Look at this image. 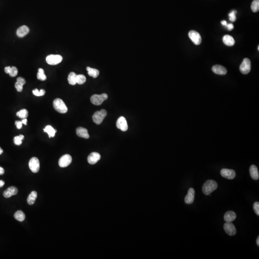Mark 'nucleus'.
Masks as SVG:
<instances>
[{
    "instance_id": "nucleus-6",
    "label": "nucleus",
    "mask_w": 259,
    "mask_h": 259,
    "mask_svg": "<svg viewBox=\"0 0 259 259\" xmlns=\"http://www.w3.org/2000/svg\"><path fill=\"white\" fill-rule=\"evenodd\" d=\"M46 62L48 64L52 65H55L60 64L62 62V56L60 55H53L51 54L48 56L46 58Z\"/></svg>"
},
{
    "instance_id": "nucleus-7",
    "label": "nucleus",
    "mask_w": 259,
    "mask_h": 259,
    "mask_svg": "<svg viewBox=\"0 0 259 259\" xmlns=\"http://www.w3.org/2000/svg\"><path fill=\"white\" fill-rule=\"evenodd\" d=\"M29 167L32 172L38 173L40 168V163L38 159L36 157L31 158L29 162Z\"/></svg>"
},
{
    "instance_id": "nucleus-1",
    "label": "nucleus",
    "mask_w": 259,
    "mask_h": 259,
    "mask_svg": "<svg viewBox=\"0 0 259 259\" xmlns=\"http://www.w3.org/2000/svg\"><path fill=\"white\" fill-rule=\"evenodd\" d=\"M217 182L214 180H208L202 186V192L206 195H210L217 188Z\"/></svg>"
},
{
    "instance_id": "nucleus-43",
    "label": "nucleus",
    "mask_w": 259,
    "mask_h": 259,
    "mask_svg": "<svg viewBox=\"0 0 259 259\" xmlns=\"http://www.w3.org/2000/svg\"><path fill=\"white\" fill-rule=\"evenodd\" d=\"M221 24H222V25H223V26H227V24H227V21L225 20L222 21Z\"/></svg>"
},
{
    "instance_id": "nucleus-41",
    "label": "nucleus",
    "mask_w": 259,
    "mask_h": 259,
    "mask_svg": "<svg viewBox=\"0 0 259 259\" xmlns=\"http://www.w3.org/2000/svg\"><path fill=\"white\" fill-rule=\"evenodd\" d=\"M4 173V169H3V167H0V175H3Z\"/></svg>"
},
{
    "instance_id": "nucleus-16",
    "label": "nucleus",
    "mask_w": 259,
    "mask_h": 259,
    "mask_svg": "<svg viewBox=\"0 0 259 259\" xmlns=\"http://www.w3.org/2000/svg\"><path fill=\"white\" fill-rule=\"evenodd\" d=\"M18 192V189L15 187L12 186L8 188L4 192V196L6 198H9L13 195H16Z\"/></svg>"
},
{
    "instance_id": "nucleus-32",
    "label": "nucleus",
    "mask_w": 259,
    "mask_h": 259,
    "mask_svg": "<svg viewBox=\"0 0 259 259\" xmlns=\"http://www.w3.org/2000/svg\"><path fill=\"white\" fill-rule=\"evenodd\" d=\"M24 138V136L23 135H19V136H15L14 139V142L15 145L19 146L22 143V140Z\"/></svg>"
},
{
    "instance_id": "nucleus-30",
    "label": "nucleus",
    "mask_w": 259,
    "mask_h": 259,
    "mask_svg": "<svg viewBox=\"0 0 259 259\" xmlns=\"http://www.w3.org/2000/svg\"><path fill=\"white\" fill-rule=\"evenodd\" d=\"M251 9L253 12H257L259 10V0H254L251 5Z\"/></svg>"
},
{
    "instance_id": "nucleus-33",
    "label": "nucleus",
    "mask_w": 259,
    "mask_h": 259,
    "mask_svg": "<svg viewBox=\"0 0 259 259\" xmlns=\"http://www.w3.org/2000/svg\"><path fill=\"white\" fill-rule=\"evenodd\" d=\"M32 92L35 96L37 97L44 96L45 94V91L44 89H41V90H38V89H35L33 90Z\"/></svg>"
},
{
    "instance_id": "nucleus-25",
    "label": "nucleus",
    "mask_w": 259,
    "mask_h": 259,
    "mask_svg": "<svg viewBox=\"0 0 259 259\" xmlns=\"http://www.w3.org/2000/svg\"><path fill=\"white\" fill-rule=\"evenodd\" d=\"M44 131L48 134L50 138L53 137L55 135L56 132H57L56 130L54 129L50 125H47L46 126V127L44 129Z\"/></svg>"
},
{
    "instance_id": "nucleus-28",
    "label": "nucleus",
    "mask_w": 259,
    "mask_h": 259,
    "mask_svg": "<svg viewBox=\"0 0 259 259\" xmlns=\"http://www.w3.org/2000/svg\"><path fill=\"white\" fill-rule=\"evenodd\" d=\"M16 115L21 119H26L28 117L29 112L27 109H21L16 113Z\"/></svg>"
},
{
    "instance_id": "nucleus-8",
    "label": "nucleus",
    "mask_w": 259,
    "mask_h": 259,
    "mask_svg": "<svg viewBox=\"0 0 259 259\" xmlns=\"http://www.w3.org/2000/svg\"><path fill=\"white\" fill-rule=\"evenodd\" d=\"M189 36L191 41L196 45H200L202 42V38L200 34L194 30H191L189 33Z\"/></svg>"
},
{
    "instance_id": "nucleus-37",
    "label": "nucleus",
    "mask_w": 259,
    "mask_h": 259,
    "mask_svg": "<svg viewBox=\"0 0 259 259\" xmlns=\"http://www.w3.org/2000/svg\"><path fill=\"white\" fill-rule=\"evenodd\" d=\"M22 123L21 121H15V125H16V128L18 129H20L22 128Z\"/></svg>"
},
{
    "instance_id": "nucleus-18",
    "label": "nucleus",
    "mask_w": 259,
    "mask_h": 259,
    "mask_svg": "<svg viewBox=\"0 0 259 259\" xmlns=\"http://www.w3.org/2000/svg\"><path fill=\"white\" fill-rule=\"evenodd\" d=\"M237 217L236 214L232 211H229L225 214L224 220L227 222H231L236 219Z\"/></svg>"
},
{
    "instance_id": "nucleus-15",
    "label": "nucleus",
    "mask_w": 259,
    "mask_h": 259,
    "mask_svg": "<svg viewBox=\"0 0 259 259\" xmlns=\"http://www.w3.org/2000/svg\"><path fill=\"white\" fill-rule=\"evenodd\" d=\"M212 71L216 74L219 75H225L227 73V70L226 68L220 65H216L213 66Z\"/></svg>"
},
{
    "instance_id": "nucleus-27",
    "label": "nucleus",
    "mask_w": 259,
    "mask_h": 259,
    "mask_svg": "<svg viewBox=\"0 0 259 259\" xmlns=\"http://www.w3.org/2000/svg\"><path fill=\"white\" fill-rule=\"evenodd\" d=\"M14 217L16 220H18L20 222H22L25 219L26 216L24 213V212L22 211H18L15 214Z\"/></svg>"
},
{
    "instance_id": "nucleus-10",
    "label": "nucleus",
    "mask_w": 259,
    "mask_h": 259,
    "mask_svg": "<svg viewBox=\"0 0 259 259\" xmlns=\"http://www.w3.org/2000/svg\"><path fill=\"white\" fill-rule=\"evenodd\" d=\"M116 125L118 128L120 129L123 132L127 131L128 129L127 120L123 116L118 118L116 123Z\"/></svg>"
},
{
    "instance_id": "nucleus-22",
    "label": "nucleus",
    "mask_w": 259,
    "mask_h": 259,
    "mask_svg": "<svg viewBox=\"0 0 259 259\" xmlns=\"http://www.w3.org/2000/svg\"><path fill=\"white\" fill-rule=\"evenodd\" d=\"M223 41L225 44L228 46H233L235 43V41L234 38L232 36L228 35L223 36Z\"/></svg>"
},
{
    "instance_id": "nucleus-17",
    "label": "nucleus",
    "mask_w": 259,
    "mask_h": 259,
    "mask_svg": "<svg viewBox=\"0 0 259 259\" xmlns=\"http://www.w3.org/2000/svg\"><path fill=\"white\" fill-rule=\"evenodd\" d=\"M29 32V29L27 26H23L18 28L16 34L20 38H23L24 36L27 35Z\"/></svg>"
},
{
    "instance_id": "nucleus-12",
    "label": "nucleus",
    "mask_w": 259,
    "mask_h": 259,
    "mask_svg": "<svg viewBox=\"0 0 259 259\" xmlns=\"http://www.w3.org/2000/svg\"><path fill=\"white\" fill-rule=\"evenodd\" d=\"M221 175L222 177L228 180H233L236 177L235 171L230 169H222L221 170Z\"/></svg>"
},
{
    "instance_id": "nucleus-24",
    "label": "nucleus",
    "mask_w": 259,
    "mask_h": 259,
    "mask_svg": "<svg viewBox=\"0 0 259 259\" xmlns=\"http://www.w3.org/2000/svg\"><path fill=\"white\" fill-rule=\"evenodd\" d=\"M76 77L77 74L74 72H71L70 73L68 77V81L69 84L71 85H76Z\"/></svg>"
},
{
    "instance_id": "nucleus-2",
    "label": "nucleus",
    "mask_w": 259,
    "mask_h": 259,
    "mask_svg": "<svg viewBox=\"0 0 259 259\" xmlns=\"http://www.w3.org/2000/svg\"><path fill=\"white\" fill-rule=\"evenodd\" d=\"M53 105L54 109L60 113H65L68 111L67 107L61 99H55L53 101Z\"/></svg>"
},
{
    "instance_id": "nucleus-9",
    "label": "nucleus",
    "mask_w": 259,
    "mask_h": 259,
    "mask_svg": "<svg viewBox=\"0 0 259 259\" xmlns=\"http://www.w3.org/2000/svg\"><path fill=\"white\" fill-rule=\"evenodd\" d=\"M72 161V158L70 155L66 154L61 157L59 160V165L61 167H67Z\"/></svg>"
},
{
    "instance_id": "nucleus-14",
    "label": "nucleus",
    "mask_w": 259,
    "mask_h": 259,
    "mask_svg": "<svg viewBox=\"0 0 259 259\" xmlns=\"http://www.w3.org/2000/svg\"><path fill=\"white\" fill-rule=\"evenodd\" d=\"M195 197V190L193 188H190L185 198V202L187 204H192L194 201Z\"/></svg>"
},
{
    "instance_id": "nucleus-26",
    "label": "nucleus",
    "mask_w": 259,
    "mask_h": 259,
    "mask_svg": "<svg viewBox=\"0 0 259 259\" xmlns=\"http://www.w3.org/2000/svg\"><path fill=\"white\" fill-rule=\"evenodd\" d=\"M86 70L88 71V75L90 76H92L94 78H97L99 74V71L97 69L88 67L86 68Z\"/></svg>"
},
{
    "instance_id": "nucleus-44",
    "label": "nucleus",
    "mask_w": 259,
    "mask_h": 259,
    "mask_svg": "<svg viewBox=\"0 0 259 259\" xmlns=\"http://www.w3.org/2000/svg\"><path fill=\"white\" fill-rule=\"evenodd\" d=\"M256 243H257V245H258V246H259V237H257V240H256Z\"/></svg>"
},
{
    "instance_id": "nucleus-39",
    "label": "nucleus",
    "mask_w": 259,
    "mask_h": 259,
    "mask_svg": "<svg viewBox=\"0 0 259 259\" xmlns=\"http://www.w3.org/2000/svg\"><path fill=\"white\" fill-rule=\"evenodd\" d=\"M11 67L10 66H7V67H6L4 68V71L6 72V74H9V73L10 70V68H11Z\"/></svg>"
},
{
    "instance_id": "nucleus-29",
    "label": "nucleus",
    "mask_w": 259,
    "mask_h": 259,
    "mask_svg": "<svg viewBox=\"0 0 259 259\" xmlns=\"http://www.w3.org/2000/svg\"><path fill=\"white\" fill-rule=\"evenodd\" d=\"M37 78L38 79L41 81H45L47 79L46 75L45 74L44 70L42 68H39L38 70V73L37 74Z\"/></svg>"
},
{
    "instance_id": "nucleus-31",
    "label": "nucleus",
    "mask_w": 259,
    "mask_h": 259,
    "mask_svg": "<svg viewBox=\"0 0 259 259\" xmlns=\"http://www.w3.org/2000/svg\"><path fill=\"white\" fill-rule=\"evenodd\" d=\"M86 81V77L83 74L77 75L76 77V83L79 85L84 84Z\"/></svg>"
},
{
    "instance_id": "nucleus-5",
    "label": "nucleus",
    "mask_w": 259,
    "mask_h": 259,
    "mask_svg": "<svg viewBox=\"0 0 259 259\" xmlns=\"http://www.w3.org/2000/svg\"><path fill=\"white\" fill-rule=\"evenodd\" d=\"M239 70L242 74H247L251 70V62L248 58H245L240 65Z\"/></svg>"
},
{
    "instance_id": "nucleus-40",
    "label": "nucleus",
    "mask_w": 259,
    "mask_h": 259,
    "mask_svg": "<svg viewBox=\"0 0 259 259\" xmlns=\"http://www.w3.org/2000/svg\"><path fill=\"white\" fill-rule=\"evenodd\" d=\"M22 123L23 124H24L25 125H27V119H23V120H22Z\"/></svg>"
},
{
    "instance_id": "nucleus-13",
    "label": "nucleus",
    "mask_w": 259,
    "mask_h": 259,
    "mask_svg": "<svg viewBox=\"0 0 259 259\" xmlns=\"http://www.w3.org/2000/svg\"><path fill=\"white\" fill-rule=\"evenodd\" d=\"M101 158L100 154L97 152L91 153L88 157V162L91 165H94L97 163Z\"/></svg>"
},
{
    "instance_id": "nucleus-3",
    "label": "nucleus",
    "mask_w": 259,
    "mask_h": 259,
    "mask_svg": "<svg viewBox=\"0 0 259 259\" xmlns=\"http://www.w3.org/2000/svg\"><path fill=\"white\" fill-rule=\"evenodd\" d=\"M107 94L103 93L101 94H94L91 97L90 101L94 105H100L105 100L108 99Z\"/></svg>"
},
{
    "instance_id": "nucleus-20",
    "label": "nucleus",
    "mask_w": 259,
    "mask_h": 259,
    "mask_svg": "<svg viewBox=\"0 0 259 259\" xmlns=\"http://www.w3.org/2000/svg\"><path fill=\"white\" fill-rule=\"evenodd\" d=\"M76 134L80 137L88 139L89 135L88 133V130L83 127H78L76 129Z\"/></svg>"
},
{
    "instance_id": "nucleus-21",
    "label": "nucleus",
    "mask_w": 259,
    "mask_h": 259,
    "mask_svg": "<svg viewBox=\"0 0 259 259\" xmlns=\"http://www.w3.org/2000/svg\"><path fill=\"white\" fill-rule=\"evenodd\" d=\"M250 173L252 179L254 180H258L259 179V172L256 166L251 165L250 168Z\"/></svg>"
},
{
    "instance_id": "nucleus-11",
    "label": "nucleus",
    "mask_w": 259,
    "mask_h": 259,
    "mask_svg": "<svg viewBox=\"0 0 259 259\" xmlns=\"http://www.w3.org/2000/svg\"><path fill=\"white\" fill-rule=\"evenodd\" d=\"M224 229L225 233L230 236H234L236 235L237 230L235 225L231 222H227L224 224Z\"/></svg>"
},
{
    "instance_id": "nucleus-4",
    "label": "nucleus",
    "mask_w": 259,
    "mask_h": 259,
    "mask_svg": "<svg viewBox=\"0 0 259 259\" xmlns=\"http://www.w3.org/2000/svg\"><path fill=\"white\" fill-rule=\"evenodd\" d=\"M107 112L105 109H102L100 111H98L94 114L92 117L93 120L96 124L99 125L102 123L105 118L107 116Z\"/></svg>"
},
{
    "instance_id": "nucleus-36",
    "label": "nucleus",
    "mask_w": 259,
    "mask_h": 259,
    "mask_svg": "<svg viewBox=\"0 0 259 259\" xmlns=\"http://www.w3.org/2000/svg\"><path fill=\"white\" fill-rule=\"evenodd\" d=\"M254 210L255 211V213L256 214L257 216H259V202H254L253 206Z\"/></svg>"
},
{
    "instance_id": "nucleus-23",
    "label": "nucleus",
    "mask_w": 259,
    "mask_h": 259,
    "mask_svg": "<svg viewBox=\"0 0 259 259\" xmlns=\"http://www.w3.org/2000/svg\"><path fill=\"white\" fill-rule=\"evenodd\" d=\"M37 192L35 191H33L29 195L27 198V202L29 205H32L35 202L37 198Z\"/></svg>"
},
{
    "instance_id": "nucleus-34",
    "label": "nucleus",
    "mask_w": 259,
    "mask_h": 259,
    "mask_svg": "<svg viewBox=\"0 0 259 259\" xmlns=\"http://www.w3.org/2000/svg\"><path fill=\"white\" fill-rule=\"evenodd\" d=\"M18 70L17 68L15 67V66L11 67L10 70L9 74L11 77H15L18 75Z\"/></svg>"
},
{
    "instance_id": "nucleus-46",
    "label": "nucleus",
    "mask_w": 259,
    "mask_h": 259,
    "mask_svg": "<svg viewBox=\"0 0 259 259\" xmlns=\"http://www.w3.org/2000/svg\"><path fill=\"white\" fill-rule=\"evenodd\" d=\"M258 50H259V46H258Z\"/></svg>"
},
{
    "instance_id": "nucleus-35",
    "label": "nucleus",
    "mask_w": 259,
    "mask_h": 259,
    "mask_svg": "<svg viewBox=\"0 0 259 259\" xmlns=\"http://www.w3.org/2000/svg\"><path fill=\"white\" fill-rule=\"evenodd\" d=\"M236 11H233L232 12H231L228 15L230 16V20L231 22H235L236 19V17L235 15V14L236 13Z\"/></svg>"
},
{
    "instance_id": "nucleus-42",
    "label": "nucleus",
    "mask_w": 259,
    "mask_h": 259,
    "mask_svg": "<svg viewBox=\"0 0 259 259\" xmlns=\"http://www.w3.org/2000/svg\"><path fill=\"white\" fill-rule=\"evenodd\" d=\"M4 183H4V181H2V180H1V181H0V188L4 186Z\"/></svg>"
},
{
    "instance_id": "nucleus-38",
    "label": "nucleus",
    "mask_w": 259,
    "mask_h": 259,
    "mask_svg": "<svg viewBox=\"0 0 259 259\" xmlns=\"http://www.w3.org/2000/svg\"><path fill=\"white\" fill-rule=\"evenodd\" d=\"M227 27H228V30H232L233 29H234L233 24H227Z\"/></svg>"
},
{
    "instance_id": "nucleus-45",
    "label": "nucleus",
    "mask_w": 259,
    "mask_h": 259,
    "mask_svg": "<svg viewBox=\"0 0 259 259\" xmlns=\"http://www.w3.org/2000/svg\"><path fill=\"white\" fill-rule=\"evenodd\" d=\"M3 149H2L1 148V147H0V155H1V154H3Z\"/></svg>"
},
{
    "instance_id": "nucleus-19",
    "label": "nucleus",
    "mask_w": 259,
    "mask_h": 259,
    "mask_svg": "<svg viewBox=\"0 0 259 259\" xmlns=\"http://www.w3.org/2000/svg\"><path fill=\"white\" fill-rule=\"evenodd\" d=\"M15 84V88L18 92H21L23 89V85L26 84V80L23 77H18Z\"/></svg>"
}]
</instances>
